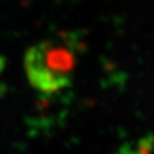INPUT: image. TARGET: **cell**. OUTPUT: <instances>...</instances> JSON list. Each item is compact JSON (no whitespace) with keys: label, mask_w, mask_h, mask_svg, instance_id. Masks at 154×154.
I'll use <instances>...</instances> for the list:
<instances>
[{"label":"cell","mask_w":154,"mask_h":154,"mask_svg":"<svg viewBox=\"0 0 154 154\" xmlns=\"http://www.w3.org/2000/svg\"><path fill=\"white\" fill-rule=\"evenodd\" d=\"M76 66V50L69 40L51 37L38 41L25 55L27 79L40 93L53 94L69 85Z\"/></svg>","instance_id":"1"},{"label":"cell","mask_w":154,"mask_h":154,"mask_svg":"<svg viewBox=\"0 0 154 154\" xmlns=\"http://www.w3.org/2000/svg\"><path fill=\"white\" fill-rule=\"evenodd\" d=\"M3 64H4V62L2 59V57H0V71H2V68H3Z\"/></svg>","instance_id":"2"}]
</instances>
